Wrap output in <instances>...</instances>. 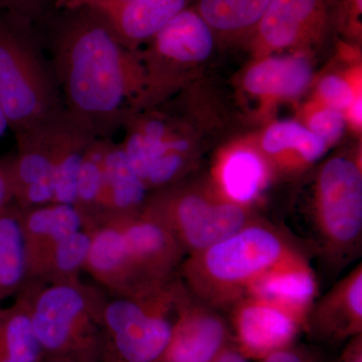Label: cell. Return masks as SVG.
<instances>
[{
    "instance_id": "obj_9",
    "label": "cell",
    "mask_w": 362,
    "mask_h": 362,
    "mask_svg": "<svg viewBox=\"0 0 362 362\" xmlns=\"http://www.w3.org/2000/svg\"><path fill=\"white\" fill-rule=\"evenodd\" d=\"M216 35L190 4L137 51L146 77L142 108L159 106L187 84L192 71L213 54Z\"/></svg>"
},
{
    "instance_id": "obj_28",
    "label": "cell",
    "mask_w": 362,
    "mask_h": 362,
    "mask_svg": "<svg viewBox=\"0 0 362 362\" xmlns=\"http://www.w3.org/2000/svg\"><path fill=\"white\" fill-rule=\"evenodd\" d=\"M94 230L83 228L66 238L52 255L39 280L47 284L81 280Z\"/></svg>"
},
{
    "instance_id": "obj_4",
    "label": "cell",
    "mask_w": 362,
    "mask_h": 362,
    "mask_svg": "<svg viewBox=\"0 0 362 362\" xmlns=\"http://www.w3.org/2000/svg\"><path fill=\"white\" fill-rule=\"evenodd\" d=\"M16 296L28 307L35 337L47 356L74 358L102 344V313L108 294L82 280L47 284L28 281Z\"/></svg>"
},
{
    "instance_id": "obj_26",
    "label": "cell",
    "mask_w": 362,
    "mask_h": 362,
    "mask_svg": "<svg viewBox=\"0 0 362 362\" xmlns=\"http://www.w3.org/2000/svg\"><path fill=\"white\" fill-rule=\"evenodd\" d=\"M45 356L25 301L16 296L11 306H0V362H42Z\"/></svg>"
},
{
    "instance_id": "obj_6",
    "label": "cell",
    "mask_w": 362,
    "mask_h": 362,
    "mask_svg": "<svg viewBox=\"0 0 362 362\" xmlns=\"http://www.w3.org/2000/svg\"><path fill=\"white\" fill-rule=\"evenodd\" d=\"M142 214L173 233L185 255L226 239L255 218L252 207L226 199L214 183L189 178L150 192Z\"/></svg>"
},
{
    "instance_id": "obj_15",
    "label": "cell",
    "mask_w": 362,
    "mask_h": 362,
    "mask_svg": "<svg viewBox=\"0 0 362 362\" xmlns=\"http://www.w3.org/2000/svg\"><path fill=\"white\" fill-rule=\"evenodd\" d=\"M230 308L240 346L252 356L286 349L304 325L291 312L256 298L243 297Z\"/></svg>"
},
{
    "instance_id": "obj_29",
    "label": "cell",
    "mask_w": 362,
    "mask_h": 362,
    "mask_svg": "<svg viewBox=\"0 0 362 362\" xmlns=\"http://www.w3.org/2000/svg\"><path fill=\"white\" fill-rule=\"evenodd\" d=\"M358 96H361V68L347 73H329L322 76L317 82L313 99L344 114Z\"/></svg>"
},
{
    "instance_id": "obj_32",
    "label": "cell",
    "mask_w": 362,
    "mask_h": 362,
    "mask_svg": "<svg viewBox=\"0 0 362 362\" xmlns=\"http://www.w3.org/2000/svg\"><path fill=\"white\" fill-rule=\"evenodd\" d=\"M362 0H342L337 4L334 21L339 30L350 37H361Z\"/></svg>"
},
{
    "instance_id": "obj_23",
    "label": "cell",
    "mask_w": 362,
    "mask_h": 362,
    "mask_svg": "<svg viewBox=\"0 0 362 362\" xmlns=\"http://www.w3.org/2000/svg\"><path fill=\"white\" fill-rule=\"evenodd\" d=\"M272 0H195L192 6L211 26L216 42H247Z\"/></svg>"
},
{
    "instance_id": "obj_5",
    "label": "cell",
    "mask_w": 362,
    "mask_h": 362,
    "mask_svg": "<svg viewBox=\"0 0 362 362\" xmlns=\"http://www.w3.org/2000/svg\"><path fill=\"white\" fill-rule=\"evenodd\" d=\"M188 291L180 274L164 284L110 296L102 313V351L112 362H160Z\"/></svg>"
},
{
    "instance_id": "obj_8",
    "label": "cell",
    "mask_w": 362,
    "mask_h": 362,
    "mask_svg": "<svg viewBox=\"0 0 362 362\" xmlns=\"http://www.w3.org/2000/svg\"><path fill=\"white\" fill-rule=\"evenodd\" d=\"M121 146L149 192L189 177L197 161V139L182 117L158 107L133 111Z\"/></svg>"
},
{
    "instance_id": "obj_17",
    "label": "cell",
    "mask_w": 362,
    "mask_h": 362,
    "mask_svg": "<svg viewBox=\"0 0 362 362\" xmlns=\"http://www.w3.org/2000/svg\"><path fill=\"white\" fill-rule=\"evenodd\" d=\"M192 0H120L93 6L103 16L118 40L138 51L158 35Z\"/></svg>"
},
{
    "instance_id": "obj_20",
    "label": "cell",
    "mask_w": 362,
    "mask_h": 362,
    "mask_svg": "<svg viewBox=\"0 0 362 362\" xmlns=\"http://www.w3.org/2000/svg\"><path fill=\"white\" fill-rule=\"evenodd\" d=\"M255 143L273 175L302 173L329 149L322 139L297 121L270 124Z\"/></svg>"
},
{
    "instance_id": "obj_36",
    "label": "cell",
    "mask_w": 362,
    "mask_h": 362,
    "mask_svg": "<svg viewBox=\"0 0 362 362\" xmlns=\"http://www.w3.org/2000/svg\"><path fill=\"white\" fill-rule=\"evenodd\" d=\"M214 362H249L246 356L237 350L230 349L226 347L223 352L214 359Z\"/></svg>"
},
{
    "instance_id": "obj_3",
    "label": "cell",
    "mask_w": 362,
    "mask_h": 362,
    "mask_svg": "<svg viewBox=\"0 0 362 362\" xmlns=\"http://www.w3.org/2000/svg\"><path fill=\"white\" fill-rule=\"evenodd\" d=\"M35 23L0 9V107L14 134L65 109Z\"/></svg>"
},
{
    "instance_id": "obj_37",
    "label": "cell",
    "mask_w": 362,
    "mask_h": 362,
    "mask_svg": "<svg viewBox=\"0 0 362 362\" xmlns=\"http://www.w3.org/2000/svg\"><path fill=\"white\" fill-rule=\"evenodd\" d=\"M76 362H112L110 359L108 358L105 354L103 351H102V347H100L98 351L94 352V354H90L89 356H86L83 357H80V358L76 359Z\"/></svg>"
},
{
    "instance_id": "obj_14",
    "label": "cell",
    "mask_w": 362,
    "mask_h": 362,
    "mask_svg": "<svg viewBox=\"0 0 362 362\" xmlns=\"http://www.w3.org/2000/svg\"><path fill=\"white\" fill-rule=\"evenodd\" d=\"M292 54L255 59L240 78L243 90L266 109L301 97L313 82V66L308 51Z\"/></svg>"
},
{
    "instance_id": "obj_21",
    "label": "cell",
    "mask_w": 362,
    "mask_h": 362,
    "mask_svg": "<svg viewBox=\"0 0 362 362\" xmlns=\"http://www.w3.org/2000/svg\"><path fill=\"white\" fill-rule=\"evenodd\" d=\"M149 190L135 173L120 144L108 140L104 159V182L100 209L103 225L119 218L139 216Z\"/></svg>"
},
{
    "instance_id": "obj_25",
    "label": "cell",
    "mask_w": 362,
    "mask_h": 362,
    "mask_svg": "<svg viewBox=\"0 0 362 362\" xmlns=\"http://www.w3.org/2000/svg\"><path fill=\"white\" fill-rule=\"evenodd\" d=\"M28 280L21 209L13 202L0 211V306Z\"/></svg>"
},
{
    "instance_id": "obj_19",
    "label": "cell",
    "mask_w": 362,
    "mask_h": 362,
    "mask_svg": "<svg viewBox=\"0 0 362 362\" xmlns=\"http://www.w3.org/2000/svg\"><path fill=\"white\" fill-rule=\"evenodd\" d=\"M268 162L256 143L240 142L223 149L214 168V185L235 204L252 207L270 181Z\"/></svg>"
},
{
    "instance_id": "obj_7",
    "label": "cell",
    "mask_w": 362,
    "mask_h": 362,
    "mask_svg": "<svg viewBox=\"0 0 362 362\" xmlns=\"http://www.w3.org/2000/svg\"><path fill=\"white\" fill-rule=\"evenodd\" d=\"M312 247L333 266L356 258L362 240V169L358 156H337L317 173L312 206Z\"/></svg>"
},
{
    "instance_id": "obj_30",
    "label": "cell",
    "mask_w": 362,
    "mask_h": 362,
    "mask_svg": "<svg viewBox=\"0 0 362 362\" xmlns=\"http://www.w3.org/2000/svg\"><path fill=\"white\" fill-rule=\"evenodd\" d=\"M301 123L328 147L339 141L346 126L343 112L313 99L302 110Z\"/></svg>"
},
{
    "instance_id": "obj_11",
    "label": "cell",
    "mask_w": 362,
    "mask_h": 362,
    "mask_svg": "<svg viewBox=\"0 0 362 362\" xmlns=\"http://www.w3.org/2000/svg\"><path fill=\"white\" fill-rule=\"evenodd\" d=\"M113 220L122 235L127 283L123 296L164 284L178 275L187 255L165 226L142 214Z\"/></svg>"
},
{
    "instance_id": "obj_33",
    "label": "cell",
    "mask_w": 362,
    "mask_h": 362,
    "mask_svg": "<svg viewBox=\"0 0 362 362\" xmlns=\"http://www.w3.org/2000/svg\"><path fill=\"white\" fill-rule=\"evenodd\" d=\"M13 202V189L6 159H0V211Z\"/></svg>"
},
{
    "instance_id": "obj_10",
    "label": "cell",
    "mask_w": 362,
    "mask_h": 362,
    "mask_svg": "<svg viewBox=\"0 0 362 362\" xmlns=\"http://www.w3.org/2000/svg\"><path fill=\"white\" fill-rule=\"evenodd\" d=\"M337 0H272L247 42L255 59L308 51L334 23Z\"/></svg>"
},
{
    "instance_id": "obj_24",
    "label": "cell",
    "mask_w": 362,
    "mask_h": 362,
    "mask_svg": "<svg viewBox=\"0 0 362 362\" xmlns=\"http://www.w3.org/2000/svg\"><path fill=\"white\" fill-rule=\"evenodd\" d=\"M95 139L90 131L66 112L54 162L52 202L75 204L78 175L86 153Z\"/></svg>"
},
{
    "instance_id": "obj_18",
    "label": "cell",
    "mask_w": 362,
    "mask_h": 362,
    "mask_svg": "<svg viewBox=\"0 0 362 362\" xmlns=\"http://www.w3.org/2000/svg\"><path fill=\"white\" fill-rule=\"evenodd\" d=\"M318 282L308 259L286 262L266 271L247 286L244 297L264 300L291 312L306 323L315 303Z\"/></svg>"
},
{
    "instance_id": "obj_31",
    "label": "cell",
    "mask_w": 362,
    "mask_h": 362,
    "mask_svg": "<svg viewBox=\"0 0 362 362\" xmlns=\"http://www.w3.org/2000/svg\"><path fill=\"white\" fill-rule=\"evenodd\" d=\"M57 0H0V9L13 11L33 23H42L54 11Z\"/></svg>"
},
{
    "instance_id": "obj_2",
    "label": "cell",
    "mask_w": 362,
    "mask_h": 362,
    "mask_svg": "<svg viewBox=\"0 0 362 362\" xmlns=\"http://www.w3.org/2000/svg\"><path fill=\"white\" fill-rule=\"evenodd\" d=\"M307 258L290 233L255 218L233 235L183 259L178 271L187 291L213 308H230L247 286L274 267Z\"/></svg>"
},
{
    "instance_id": "obj_38",
    "label": "cell",
    "mask_w": 362,
    "mask_h": 362,
    "mask_svg": "<svg viewBox=\"0 0 362 362\" xmlns=\"http://www.w3.org/2000/svg\"><path fill=\"white\" fill-rule=\"evenodd\" d=\"M42 362H76V358L70 356H45Z\"/></svg>"
},
{
    "instance_id": "obj_27",
    "label": "cell",
    "mask_w": 362,
    "mask_h": 362,
    "mask_svg": "<svg viewBox=\"0 0 362 362\" xmlns=\"http://www.w3.org/2000/svg\"><path fill=\"white\" fill-rule=\"evenodd\" d=\"M109 139L96 138L86 153L78 177L75 206L83 228L95 230L103 226L100 201L104 182V159Z\"/></svg>"
},
{
    "instance_id": "obj_35",
    "label": "cell",
    "mask_w": 362,
    "mask_h": 362,
    "mask_svg": "<svg viewBox=\"0 0 362 362\" xmlns=\"http://www.w3.org/2000/svg\"><path fill=\"white\" fill-rule=\"evenodd\" d=\"M111 1H120V0H57L54 11L75 9L85 6L93 7Z\"/></svg>"
},
{
    "instance_id": "obj_39",
    "label": "cell",
    "mask_w": 362,
    "mask_h": 362,
    "mask_svg": "<svg viewBox=\"0 0 362 362\" xmlns=\"http://www.w3.org/2000/svg\"><path fill=\"white\" fill-rule=\"evenodd\" d=\"M7 128H9L8 122H7L6 117L4 115L1 107H0V139L6 132Z\"/></svg>"
},
{
    "instance_id": "obj_1",
    "label": "cell",
    "mask_w": 362,
    "mask_h": 362,
    "mask_svg": "<svg viewBox=\"0 0 362 362\" xmlns=\"http://www.w3.org/2000/svg\"><path fill=\"white\" fill-rule=\"evenodd\" d=\"M54 11L47 18V47L64 106L95 137L112 139L144 101L137 51L123 45L93 7Z\"/></svg>"
},
{
    "instance_id": "obj_22",
    "label": "cell",
    "mask_w": 362,
    "mask_h": 362,
    "mask_svg": "<svg viewBox=\"0 0 362 362\" xmlns=\"http://www.w3.org/2000/svg\"><path fill=\"white\" fill-rule=\"evenodd\" d=\"M305 324L326 337H343L361 332V264L313 304Z\"/></svg>"
},
{
    "instance_id": "obj_16",
    "label": "cell",
    "mask_w": 362,
    "mask_h": 362,
    "mask_svg": "<svg viewBox=\"0 0 362 362\" xmlns=\"http://www.w3.org/2000/svg\"><path fill=\"white\" fill-rule=\"evenodd\" d=\"M21 228L28 259V281H37L59 245L83 228V221L74 204L51 202L21 211Z\"/></svg>"
},
{
    "instance_id": "obj_13",
    "label": "cell",
    "mask_w": 362,
    "mask_h": 362,
    "mask_svg": "<svg viewBox=\"0 0 362 362\" xmlns=\"http://www.w3.org/2000/svg\"><path fill=\"white\" fill-rule=\"evenodd\" d=\"M228 334V325L218 309L188 292L160 362H214L226 349Z\"/></svg>"
},
{
    "instance_id": "obj_34",
    "label": "cell",
    "mask_w": 362,
    "mask_h": 362,
    "mask_svg": "<svg viewBox=\"0 0 362 362\" xmlns=\"http://www.w3.org/2000/svg\"><path fill=\"white\" fill-rule=\"evenodd\" d=\"M264 362H306V359L296 350L286 347L265 357Z\"/></svg>"
},
{
    "instance_id": "obj_12",
    "label": "cell",
    "mask_w": 362,
    "mask_h": 362,
    "mask_svg": "<svg viewBox=\"0 0 362 362\" xmlns=\"http://www.w3.org/2000/svg\"><path fill=\"white\" fill-rule=\"evenodd\" d=\"M66 112L63 109L14 134L18 149L6 161L13 202L21 211L54 199V162Z\"/></svg>"
}]
</instances>
